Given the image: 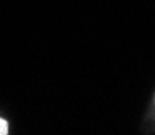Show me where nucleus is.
<instances>
[{
	"label": "nucleus",
	"mask_w": 155,
	"mask_h": 135,
	"mask_svg": "<svg viewBox=\"0 0 155 135\" xmlns=\"http://www.w3.org/2000/svg\"><path fill=\"white\" fill-rule=\"evenodd\" d=\"M7 133H8V124L5 119L0 117V135H7Z\"/></svg>",
	"instance_id": "1"
}]
</instances>
